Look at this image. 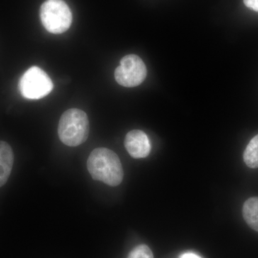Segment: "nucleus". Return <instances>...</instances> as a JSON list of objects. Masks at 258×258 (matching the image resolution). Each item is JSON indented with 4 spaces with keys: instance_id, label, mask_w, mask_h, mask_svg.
I'll return each instance as SVG.
<instances>
[{
    "instance_id": "obj_2",
    "label": "nucleus",
    "mask_w": 258,
    "mask_h": 258,
    "mask_svg": "<svg viewBox=\"0 0 258 258\" xmlns=\"http://www.w3.org/2000/svg\"><path fill=\"white\" fill-rule=\"evenodd\" d=\"M90 132L88 115L82 110L71 108L64 111L59 121V138L69 147H78L87 140Z\"/></svg>"
},
{
    "instance_id": "obj_7",
    "label": "nucleus",
    "mask_w": 258,
    "mask_h": 258,
    "mask_svg": "<svg viewBox=\"0 0 258 258\" xmlns=\"http://www.w3.org/2000/svg\"><path fill=\"white\" fill-rule=\"evenodd\" d=\"M14 164V154L7 142L0 141V187L9 179Z\"/></svg>"
},
{
    "instance_id": "obj_11",
    "label": "nucleus",
    "mask_w": 258,
    "mask_h": 258,
    "mask_svg": "<svg viewBox=\"0 0 258 258\" xmlns=\"http://www.w3.org/2000/svg\"><path fill=\"white\" fill-rule=\"evenodd\" d=\"M246 7L258 13V0H243Z\"/></svg>"
},
{
    "instance_id": "obj_4",
    "label": "nucleus",
    "mask_w": 258,
    "mask_h": 258,
    "mask_svg": "<svg viewBox=\"0 0 258 258\" xmlns=\"http://www.w3.org/2000/svg\"><path fill=\"white\" fill-rule=\"evenodd\" d=\"M53 88L48 75L37 66H32L23 75L19 82V89L24 98L37 100L47 96Z\"/></svg>"
},
{
    "instance_id": "obj_3",
    "label": "nucleus",
    "mask_w": 258,
    "mask_h": 258,
    "mask_svg": "<svg viewBox=\"0 0 258 258\" xmlns=\"http://www.w3.org/2000/svg\"><path fill=\"white\" fill-rule=\"evenodd\" d=\"M40 15L44 28L50 33H63L72 23V13L63 0H47L41 5Z\"/></svg>"
},
{
    "instance_id": "obj_1",
    "label": "nucleus",
    "mask_w": 258,
    "mask_h": 258,
    "mask_svg": "<svg viewBox=\"0 0 258 258\" xmlns=\"http://www.w3.org/2000/svg\"><path fill=\"white\" fill-rule=\"evenodd\" d=\"M87 169L93 179L111 186H118L124 175L119 157L106 148H98L91 153Z\"/></svg>"
},
{
    "instance_id": "obj_10",
    "label": "nucleus",
    "mask_w": 258,
    "mask_h": 258,
    "mask_svg": "<svg viewBox=\"0 0 258 258\" xmlns=\"http://www.w3.org/2000/svg\"><path fill=\"white\" fill-rule=\"evenodd\" d=\"M127 258H154V254L147 244H142L134 247Z\"/></svg>"
},
{
    "instance_id": "obj_5",
    "label": "nucleus",
    "mask_w": 258,
    "mask_h": 258,
    "mask_svg": "<svg viewBox=\"0 0 258 258\" xmlns=\"http://www.w3.org/2000/svg\"><path fill=\"white\" fill-rule=\"evenodd\" d=\"M147 69L138 55H125L114 73L115 81L123 87L133 88L142 84L147 77Z\"/></svg>"
},
{
    "instance_id": "obj_9",
    "label": "nucleus",
    "mask_w": 258,
    "mask_h": 258,
    "mask_svg": "<svg viewBox=\"0 0 258 258\" xmlns=\"http://www.w3.org/2000/svg\"><path fill=\"white\" fill-rule=\"evenodd\" d=\"M246 165L251 169L258 168V134L251 139L243 154Z\"/></svg>"
},
{
    "instance_id": "obj_8",
    "label": "nucleus",
    "mask_w": 258,
    "mask_h": 258,
    "mask_svg": "<svg viewBox=\"0 0 258 258\" xmlns=\"http://www.w3.org/2000/svg\"><path fill=\"white\" fill-rule=\"evenodd\" d=\"M244 221L251 229L258 232V198L254 197L245 201L242 208Z\"/></svg>"
},
{
    "instance_id": "obj_12",
    "label": "nucleus",
    "mask_w": 258,
    "mask_h": 258,
    "mask_svg": "<svg viewBox=\"0 0 258 258\" xmlns=\"http://www.w3.org/2000/svg\"><path fill=\"white\" fill-rule=\"evenodd\" d=\"M180 258H202L200 257V256L198 255V254L195 253H191V252H187V253H184L181 254L180 256Z\"/></svg>"
},
{
    "instance_id": "obj_6",
    "label": "nucleus",
    "mask_w": 258,
    "mask_h": 258,
    "mask_svg": "<svg viewBox=\"0 0 258 258\" xmlns=\"http://www.w3.org/2000/svg\"><path fill=\"white\" fill-rule=\"evenodd\" d=\"M124 146L131 157L134 159L147 157L151 152L149 137L141 130L129 132L125 137Z\"/></svg>"
}]
</instances>
